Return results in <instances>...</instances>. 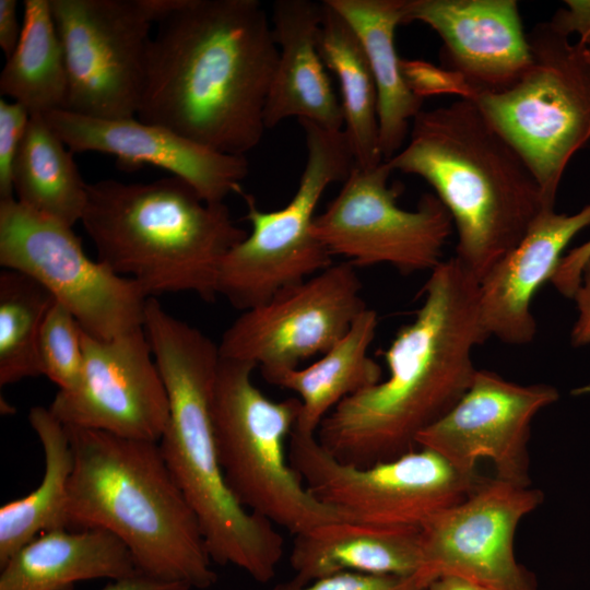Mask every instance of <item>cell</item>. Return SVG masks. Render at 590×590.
<instances>
[{"label":"cell","instance_id":"1","mask_svg":"<svg viewBox=\"0 0 590 590\" xmlns=\"http://www.w3.org/2000/svg\"><path fill=\"white\" fill-rule=\"evenodd\" d=\"M137 118L245 156L263 135L279 58L258 0H160Z\"/></svg>","mask_w":590,"mask_h":590},{"label":"cell","instance_id":"2","mask_svg":"<svg viewBox=\"0 0 590 590\" xmlns=\"http://www.w3.org/2000/svg\"><path fill=\"white\" fill-rule=\"evenodd\" d=\"M414 319L382 355L388 377L338 404L316 437L337 460L368 467L416 449V439L464 394L476 373L473 350L489 339L479 281L456 257L423 287Z\"/></svg>","mask_w":590,"mask_h":590},{"label":"cell","instance_id":"3","mask_svg":"<svg viewBox=\"0 0 590 590\" xmlns=\"http://www.w3.org/2000/svg\"><path fill=\"white\" fill-rule=\"evenodd\" d=\"M143 328L169 404L158 446L196 514L208 552L213 563L269 582L283 556V538L236 499L220 463L212 410L219 345L172 316L156 297L148 300Z\"/></svg>","mask_w":590,"mask_h":590},{"label":"cell","instance_id":"4","mask_svg":"<svg viewBox=\"0 0 590 590\" xmlns=\"http://www.w3.org/2000/svg\"><path fill=\"white\" fill-rule=\"evenodd\" d=\"M392 170L427 181L456 226V258L480 282L545 210L531 169L474 101L422 109Z\"/></svg>","mask_w":590,"mask_h":590},{"label":"cell","instance_id":"5","mask_svg":"<svg viewBox=\"0 0 590 590\" xmlns=\"http://www.w3.org/2000/svg\"><path fill=\"white\" fill-rule=\"evenodd\" d=\"M66 429L73 456L68 529L113 533L142 575L190 590L212 587L217 575L202 530L158 442Z\"/></svg>","mask_w":590,"mask_h":590},{"label":"cell","instance_id":"6","mask_svg":"<svg viewBox=\"0 0 590 590\" xmlns=\"http://www.w3.org/2000/svg\"><path fill=\"white\" fill-rule=\"evenodd\" d=\"M80 222L97 260L135 281L150 297L192 293L209 303L219 296L222 259L248 235L224 202L204 201L176 176L148 184H88Z\"/></svg>","mask_w":590,"mask_h":590},{"label":"cell","instance_id":"7","mask_svg":"<svg viewBox=\"0 0 590 590\" xmlns=\"http://www.w3.org/2000/svg\"><path fill=\"white\" fill-rule=\"evenodd\" d=\"M257 367L220 358L213 422L226 484L249 511L294 535L341 521L340 510L317 500L291 465L285 441L299 416L298 398L274 401L252 381Z\"/></svg>","mask_w":590,"mask_h":590},{"label":"cell","instance_id":"8","mask_svg":"<svg viewBox=\"0 0 590 590\" xmlns=\"http://www.w3.org/2000/svg\"><path fill=\"white\" fill-rule=\"evenodd\" d=\"M531 62L508 88L474 102L534 175L554 209L563 174L590 141V49L550 22L528 33Z\"/></svg>","mask_w":590,"mask_h":590},{"label":"cell","instance_id":"9","mask_svg":"<svg viewBox=\"0 0 590 590\" xmlns=\"http://www.w3.org/2000/svg\"><path fill=\"white\" fill-rule=\"evenodd\" d=\"M298 122L305 132L307 160L291 201L282 209L262 211L253 196L239 193L251 232L222 259L217 295L240 311L333 264L330 252L312 234L315 211L327 187L344 182L355 161L344 130H328L305 119Z\"/></svg>","mask_w":590,"mask_h":590},{"label":"cell","instance_id":"10","mask_svg":"<svg viewBox=\"0 0 590 590\" xmlns=\"http://www.w3.org/2000/svg\"><path fill=\"white\" fill-rule=\"evenodd\" d=\"M288 459L309 493L353 522L382 529H418L464 499L482 481L428 448L368 467L331 456L316 435L294 429Z\"/></svg>","mask_w":590,"mask_h":590},{"label":"cell","instance_id":"11","mask_svg":"<svg viewBox=\"0 0 590 590\" xmlns=\"http://www.w3.org/2000/svg\"><path fill=\"white\" fill-rule=\"evenodd\" d=\"M0 264L40 283L95 339L144 326L150 296L135 281L87 257L72 227L14 197L0 199Z\"/></svg>","mask_w":590,"mask_h":590},{"label":"cell","instance_id":"12","mask_svg":"<svg viewBox=\"0 0 590 590\" xmlns=\"http://www.w3.org/2000/svg\"><path fill=\"white\" fill-rule=\"evenodd\" d=\"M158 5L160 0H50L68 75L64 110L106 120L137 117Z\"/></svg>","mask_w":590,"mask_h":590},{"label":"cell","instance_id":"13","mask_svg":"<svg viewBox=\"0 0 590 590\" xmlns=\"http://www.w3.org/2000/svg\"><path fill=\"white\" fill-rule=\"evenodd\" d=\"M387 161L373 169L354 166L342 189L316 215L314 236L330 255L355 268L390 264L402 274L432 271L441 261L452 219L435 193H425L415 210L397 199L400 185L389 186Z\"/></svg>","mask_w":590,"mask_h":590},{"label":"cell","instance_id":"14","mask_svg":"<svg viewBox=\"0 0 590 590\" xmlns=\"http://www.w3.org/2000/svg\"><path fill=\"white\" fill-rule=\"evenodd\" d=\"M361 292L356 268L333 263L241 311L217 344L220 356L251 363L263 377L298 368L346 334L367 308Z\"/></svg>","mask_w":590,"mask_h":590},{"label":"cell","instance_id":"15","mask_svg":"<svg viewBox=\"0 0 590 590\" xmlns=\"http://www.w3.org/2000/svg\"><path fill=\"white\" fill-rule=\"evenodd\" d=\"M541 489L485 479L458 504L421 529L422 571L433 579L462 577L493 590H539L534 575L517 562L520 521L543 502Z\"/></svg>","mask_w":590,"mask_h":590},{"label":"cell","instance_id":"16","mask_svg":"<svg viewBox=\"0 0 590 590\" xmlns=\"http://www.w3.org/2000/svg\"><path fill=\"white\" fill-rule=\"evenodd\" d=\"M79 385L58 391L50 412L66 426L158 442L168 422L167 391L144 328L110 340L83 331Z\"/></svg>","mask_w":590,"mask_h":590},{"label":"cell","instance_id":"17","mask_svg":"<svg viewBox=\"0 0 590 590\" xmlns=\"http://www.w3.org/2000/svg\"><path fill=\"white\" fill-rule=\"evenodd\" d=\"M558 398L553 386L520 385L477 369L464 394L418 435L416 445L437 452L465 473L477 472V461L488 459L497 479L530 486L531 424Z\"/></svg>","mask_w":590,"mask_h":590},{"label":"cell","instance_id":"18","mask_svg":"<svg viewBox=\"0 0 590 590\" xmlns=\"http://www.w3.org/2000/svg\"><path fill=\"white\" fill-rule=\"evenodd\" d=\"M43 115L73 153L92 151L116 156L125 170L145 164L161 167L186 180L210 203H222L229 193L239 194L249 173L245 156L213 151L137 117L106 120L64 109Z\"/></svg>","mask_w":590,"mask_h":590},{"label":"cell","instance_id":"19","mask_svg":"<svg viewBox=\"0 0 590 590\" xmlns=\"http://www.w3.org/2000/svg\"><path fill=\"white\" fill-rule=\"evenodd\" d=\"M414 21L438 34L442 67L460 73L475 98L508 88L531 62L515 0H403V23Z\"/></svg>","mask_w":590,"mask_h":590},{"label":"cell","instance_id":"20","mask_svg":"<svg viewBox=\"0 0 590 590\" xmlns=\"http://www.w3.org/2000/svg\"><path fill=\"white\" fill-rule=\"evenodd\" d=\"M590 226V203L574 214L543 210L512 248L479 282V305L489 338L511 345L536 332L532 300L556 272L568 244Z\"/></svg>","mask_w":590,"mask_h":590},{"label":"cell","instance_id":"21","mask_svg":"<svg viewBox=\"0 0 590 590\" xmlns=\"http://www.w3.org/2000/svg\"><path fill=\"white\" fill-rule=\"evenodd\" d=\"M322 2L276 0L272 30L279 58L264 108L266 129L296 117L324 129L343 130L341 103L319 54Z\"/></svg>","mask_w":590,"mask_h":590},{"label":"cell","instance_id":"22","mask_svg":"<svg viewBox=\"0 0 590 590\" xmlns=\"http://www.w3.org/2000/svg\"><path fill=\"white\" fill-rule=\"evenodd\" d=\"M0 568V590H67L82 580L141 574L128 547L103 529L44 532Z\"/></svg>","mask_w":590,"mask_h":590},{"label":"cell","instance_id":"23","mask_svg":"<svg viewBox=\"0 0 590 590\" xmlns=\"http://www.w3.org/2000/svg\"><path fill=\"white\" fill-rule=\"evenodd\" d=\"M290 564L300 583L342 571L412 576L423 569L421 530L334 522L295 535Z\"/></svg>","mask_w":590,"mask_h":590},{"label":"cell","instance_id":"24","mask_svg":"<svg viewBox=\"0 0 590 590\" xmlns=\"http://www.w3.org/2000/svg\"><path fill=\"white\" fill-rule=\"evenodd\" d=\"M351 25L366 52L378 94L379 144L384 161L393 157L410 133L423 99L408 87L394 34L403 23V0H326Z\"/></svg>","mask_w":590,"mask_h":590},{"label":"cell","instance_id":"25","mask_svg":"<svg viewBox=\"0 0 590 590\" xmlns=\"http://www.w3.org/2000/svg\"><path fill=\"white\" fill-rule=\"evenodd\" d=\"M377 326V312L366 308L318 361L263 377L298 396L302 408L294 429L316 435L321 422L344 399L382 380L381 367L368 354Z\"/></svg>","mask_w":590,"mask_h":590},{"label":"cell","instance_id":"26","mask_svg":"<svg viewBox=\"0 0 590 590\" xmlns=\"http://www.w3.org/2000/svg\"><path fill=\"white\" fill-rule=\"evenodd\" d=\"M28 422L43 448L44 475L34 491L0 508V567L39 534L68 529L73 456L66 426L44 406L32 408Z\"/></svg>","mask_w":590,"mask_h":590},{"label":"cell","instance_id":"27","mask_svg":"<svg viewBox=\"0 0 590 590\" xmlns=\"http://www.w3.org/2000/svg\"><path fill=\"white\" fill-rule=\"evenodd\" d=\"M319 54L340 84L343 130L355 165L373 169L384 162L379 144L376 83L358 36L326 0L322 1Z\"/></svg>","mask_w":590,"mask_h":590},{"label":"cell","instance_id":"28","mask_svg":"<svg viewBox=\"0 0 590 590\" xmlns=\"http://www.w3.org/2000/svg\"><path fill=\"white\" fill-rule=\"evenodd\" d=\"M73 154L44 115L33 114L12 170L19 202L70 227L81 221L88 187Z\"/></svg>","mask_w":590,"mask_h":590},{"label":"cell","instance_id":"29","mask_svg":"<svg viewBox=\"0 0 590 590\" xmlns=\"http://www.w3.org/2000/svg\"><path fill=\"white\" fill-rule=\"evenodd\" d=\"M22 33L0 73V94L31 115L64 109L68 75L50 0L23 2Z\"/></svg>","mask_w":590,"mask_h":590},{"label":"cell","instance_id":"30","mask_svg":"<svg viewBox=\"0 0 590 590\" xmlns=\"http://www.w3.org/2000/svg\"><path fill=\"white\" fill-rule=\"evenodd\" d=\"M56 302L40 283L10 269L0 273V386L40 376L38 339Z\"/></svg>","mask_w":590,"mask_h":590},{"label":"cell","instance_id":"31","mask_svg":"<svg viewBox=\"0 0 590 590\" xmlns=\"http://www.w3.org/2000/svg\"><path fill=\"white\" fill-rule=\"evenodd\" d=\"M82 337L75 317L56 300L44 319L37 354L40 375L52 381L58 391H70L80 382L84 363Z\"/></svg>","mask_w":590,"mask_h":590},{"label":"cell","instance_id":"32","mask_svg":"<svg viewBox=\"0 0 590 590\" xmlns=\"http://www.w3.org/2000/svg\"><path fill=\"white\" fill-rule=\"evenodd\" d=\"M433 580L423 571L412 576L342 571L307 583L291 579L272 590H427Z\"/></svg>","mask_w":590,"mask_h":590},{"label":"cell","instance_id":"33","mask_svg":"<svg viewBox=\"0 0 590 590\" xmlns=\"http://www.w3.org/2000/svg\"><path fill=\"white\" fill-rule=\"evenodd\" d=\"M401 71L411 92L424 101L436 95H455L474 101L475 93L458 72L420 59H402Z\"/></svg>","mask_w":590,"mask_h":590},{"label":"cell","instance_id":"34","mask_svg":"<svg viewBox=\"0 0 590 590\" xmlns=\"http://www.w3.org/2000/svg\"><path fill=\"white\" fill-rule=\"evenodd\" d=\"M30 117L23 105L0 99V199L13 198V164Z\"/></svg>","mask_w":590,"mask_h":590},{"label":"cell","instance_id":"35","mask_svg":"<svg viewBox=\"0 0 590 590\" xmlns=\"http://www.w3.org/2000/svg\"><path fill=\"white\" fill-rule=\"evenodd\" d=\"M566 8L558 9L550 23L560 34L578 35V42L590 49V0H567Z\"/></svg>","mask_w":590,"mask_h":590},{"label":"cell","instance_id":"36","mask_svg":"<svg viewBox=\"0 0 590 590\" xmlns=\"http://www.w3.org/2000/svg\"><path fill=\"white\" fill-rule=\"evenodd\" d=\"M590 260V239L564 255L551 283L563 296L573 298L585 266Z\"/></svg>","mask_w":590,"mask_h":590},{"label":"cell","instance_id":"37","mask_svg":"<svg viewBox=\"0 0 590 590\" xmlns=\"http://www.w3.org/2000/svg\"><path fill=\"white\" fill-rule=\"evenodd\" d=\"M573 299L578 315L571 328L570 342L573 346L581 347L590 344V260L583 268L579 287Z\"/></svg>","mask_w":590,"mask_h":590},{"label":"cell","instance_id":"38","mask_svg":"<svg viewBox=\"0 0 590 590\" xmlns=\"http://www.w3.org/2000/svg\"><path fill=\"white\" fill-rule=\"evenodd\" d=\"M22 33L17 19V2L0 0V47L8 58L15 49Z\"/></svg>","mask_w":590,"mask_h":590},{"label":"cell","instance_id":"39","mask_svg":"<svg viewBox=\"0 0 590 590\" xmlns=\"http://www.w3.org/2000/svg\"><path fill=\"white\" fill-rule=\"evenodd\" d=\"M101 590H190V589L185 585L166 582V581L154 579V578L140 574L130 578L113 580Z\"/></svg>","mask_w":590,"mask_h":590},{"label":"cell","instance_id":"40","mask_svg":"<svg viewBox=\"0 0 590 590\" xmlns=\"http://www.w3.org/2000/svg\"><path fill=\"white\" fill-rule=\"evenodd\" d=\"M427 590H493L472 580L453 576L444 575L434 579Z\"/></svg>","mask_w":590,"mask_h":590}]
</instances>
